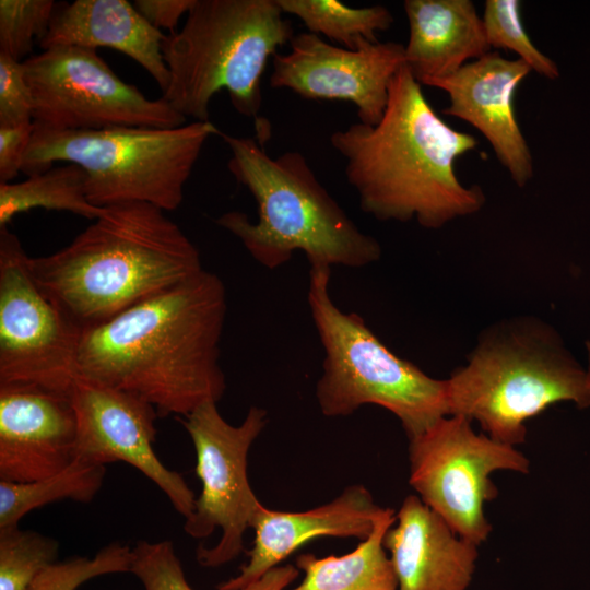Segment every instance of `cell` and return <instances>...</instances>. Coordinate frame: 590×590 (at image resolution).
I'll list each match as a JSON object with an SVG mask.
<instances>
[{
    "label": "cell",
    "instance_id": "obj_1",
    "mask_svg": "<svg viewBox=\"0 0 590 590\" xmlns=\"http://www.w3.org/2000/svg\"><path fill=\"white\" fill-rule=\"evenodd\" d=\"M226 309L224 283L202 269L83 331L75 378L140 397L163 417L217 403L226 390L220 366Z\"/></svg>",
    "mask_w": 590,
    "mask_h": 590
},
{
    "label": "cell",
    "instance_id": "obj_2",
    "mask_svg": "<svg viewBox=\"0 0 590 590\" xmlns=\"http://www.w3.org/2000/svg\"><path fill=\"white\" fill-rule=\"evenodd\" d=\"M330 143L345 161L362 211L379 221L415 220L436 229L485 203L481 187L462 185L455 167L477 140L436 114L406 64L391 81L380 121L337 130Z\"/></svg>",
    "mask_w": 590,
    "mask_h": 590
},
{
    "label": "cell",
    "instance_id": "obj_3",
    "mask_svg": "<svg viewBox=\"0 0 590 590\" xmlns=\"http://www.w3.org/2000/svg\"><path fill=\"white\" fill-rule=\"evenodd\" d=\"M28 267L81 333L203 269L184 231L165 211L144 202L106 206L68 246L30 257Z\"/></svg>",
    "mask_w": 590,
    "mask_h": 590
},
{
    "label": "cell",
    "instance_id": "obj_4",
    "mask_svg": "<svg viewBox=\"0 0 590 590\" xmlns=\"http://www.w3.org/2000/svg\"><path fill=\"white\" fill-rule=\"evenodd\" d=\"M231 151L227 166L258 208V220L229 211L215 223L237 237L262 267L273 270L296 251L310 266L364 268L379 260L377 239L363 233L320 184L305 156L271 157L256 139L220 133Z\"/></svg>",
    "mask_w": 590,
    "mask_h": 590
},
{
    "label": "cell",
    "instance_id": "obj_5",
    "mask_svg": "<svg viewBox=\"0 0 590 590\" xmlns=\"http://www.w3.org/2000/svg\"><path fill=\"white\" fill-rule=\"evenodd\" d=\"M276 0H194L180 31L166 35L162 54L169 84L162 97L186 119L210 121L212 97L225 88L234 108L270 137L259 116L261 80L270 57L294 36Z\"/></svg>",
    "mask_w": 590,
    "mask_h": 590
},
{
    "label": "cell",
    "instance_id": "obj_6",
    "mask_svg": "<svg viewBox=\"0 0 590 590\" xmlns=\"http://www.w3.org/2000/svg\"><path fill=\"white\" fill-rule=\"evenodd\" d=\"M446 389L449 415L476 421L486 435L514 447L524 442L527 421L548 406H590L587 370L554 329L532 318L487 330Z\"/></svg>",
    "mask_w": 590,
    "mask_h": 590
},
{
    "label": "cell",
    "instance_id": "obj_7",
    "mask_svg": "<svg viewBox=\"0 0 590 590\" xmlns=\"http://www.w3.org/2000/svg\"><path fill=\"white\" fill-rule=\"evenodd\" d=\"M220 133L211 121L99 130H52L34 125L22 172L33 176L55 162L76 164L86 173V194L93 205L144 202L168 212L180 206L185 185L206 140Z\"/></svg>",
    "mask_w": 590,
    "mask_h": 590
},
{
    "label": "cell",
    "instance_id": "obj_8",
    "mask_svg": "<svg viewBox=\"0 0 590 590\" xmlns=\"http://www.w3.org/2000/svg\"><path fill=\"white\" fill-rule=\"evenodd\" d=\"M331 268L310 266L307 300L324 351L316 398L328 417L365 404L394 414L409 439L449 415L446 379H435L392 353L355 312H343L330 292Z\"/></svg>",
    "mask_w": 590,
    "mask_h": 590
},
{
    "label": "cell",
    "instance_id": "obj_9",
    "mask_svg": "<svg viewBox=\"0 0 590 590\" xmlns=\"http://www.w3.org/2000/svg\"><path fill=\"white\" fill-rule=\"evenodd\" d=\"M409 441V483L422 502L460 538L485 542L492 528L484 506L498 494L491 474L527 473L529 459L514 446L477 434L459 415L441 417Z\"/></svg>",
    "mask_w": 590,
    "mask_h": 590
},
{
    "label": "cell",
    "instance_id": "obj_10",
    "mask_svg": "<svg viewBox=\"0 0 590 590\" xmlns=\"http://www.w3.org/2000/svg\"><path fill=\"white\" fill-rule=\"evenodd\" d=\"M34 125L52 130L176 128L186 118L163 97L122 81L96 49L56 46L23 61Z\"/></svg>",
    "mask_w": 590,
    "mask_h": 590
},
{
    "label": "cell",
    "instance_id": "obj_11",
    "mask_svg": "<svg viewBox=\"0 0 590 590\" xmlns=\"http://www.w3.org/2000/svg\"><path fill=\"white\" fill-rule=\"evenodd\" d=\"M197 457L196 473L201 494L185 519V532L203 539L221 529L212 547L199 545L197 560L220 567L244 551V534L262 506L247 476L249 449L267 424V411L251 406L243 423L234 426L220 414L216 402H206L180 420Z\"/></svg>",
    "mask_w": 590,
    "mask_h": 590
},
{
    "label": "cell",
    "instance_id": "obj_12",
    "mask_svg": "<svg viewBox=\"0 0 590 590\" xmlns=\"http://www.w3.org/2000/svg\"><path fill=\"white\" fill-rule=\"evenodd\" d=\"M17 236L0 228V385L69 394L81 332L35 282Z\"/></svg>",
    "mask_w": 590,
    "mask_h": 590
},
{
    "label": "cell",
    "instance_id": "obj_13",
    "mask_svg": "<svg viewBox=\"0 0 590 590\" xmlns=\"http://www.w3.org/2000/svg\"><path fill=\"white\" fill-rule=\"evenodd\" d=\"M290 46L288 52L272 58L271 87L291 90L305 99L350 102L359 122L380 121L391 81L405 64L402 44L362 40L349 49L304 32L294 35Z\"/></svg>",
    "mask_w": 590,
    "mask_h": 590
},
{
    "label": "cell",
    "instance_id": "obj_14",
    "mask_svg": "<svg viewBox=\"0 0 590 590\" xmlns=\"http://www.w3.org/2000/svg\"><path fill=\"white\" fill-rule=\"evenodd\" d=\"M70 399L76 417L75 459L105 465L125 462L144 474L181 516L189 517L196 497L181 474L156 456V409L134 394L75 378Z\"/></svg>",
    "mask_w": 590,
    "mask_h": 590
},
{
    "label": "cell",
    "instance_id": "obj_15",
    "mask_svg": "<svg viewBox=\"0 0 590 590\" xmlns=\"http://www.w3.org/2000/svg\"><path fill=\"white\" fill-rule=\"evenodd\" d=\"M530 71L520 59L510 60L497 51H489L458 71L426 84L448 94L449 105L442 114L477 129L520 188L533 177V158L518 123L514 102L518 86Z\"/></svg>",
    "mask_w": 590,
    "mask_h": 590
},
{
    "label": "cell",
    "instance_id": "obj_16",
    "mask_svg": "<svg viewBox=\"0 0 590 590\" xmlns=\"http://www.w3.org/2000/svg\"><path fill=\"white\" fill-rule=\"evenodd\" d=\"M76 417L70 394L0 385V481L49 477L75 459Z\"/></svg>",
    "mask_w": 590,
    "mask_h": 590
},
{
    "label": "cell",
    "instance_id": "obj_17",
    "mask_svg": "<svg viewBox=\"0 0 590 590\" xmlns=\"http://www.w3.org/2000/svg\"><path fill=\"white\" fill-rule=\"evenodd\" d=\"M388 508L363 485H351L330 503L305 511L272 510L263 505L251 528L253 546L239 573L217 590H239L260 579L307 542L320 536L366 540Z\"/></svg>",
    "mask_w": 590,
    "mask_h": 590
},
{
    "label": "cell",
    "instance_id": "obj_18",
    "mask_svg": "<svg viewBox=\"0 0 590 590\" xmlns=\"http://www.w3.org/2000/svg\"><path fill=\"white\" fill-rule=\"evenodd\" d=\"M384 545L398 590H469L479 556L476 544L460 538L418 496H408Z\"/></svg>",
    "mask_w": 590,
    "mask_h": 590
},
{
    "label": "cell",
    "instance_id": "obj_19",
    "mask_svg": "<svg viewBox=\"0 0 590 590\" xmlns=\"http://www.w3.org/2000/svg\"><path fill=\"white\" fill-rule=\"evenodd\" d=\"M165 37L127 0H75L56 7L38 44L43 50L56 46L118 50L138 62L165 92L169 84L162 54Z\"/></svg>",
    "mask_w": 590,
    "mask_h": 590
},
{
    "label": "cell",
    "instance_id": "obj_20",
    "mask_svg": "<svg viewBox=\"0 0 590 590\" xmlns=\"http://www.w3.org/2000/svg\"><path fill=\"white\" fill-rule=\"evenodd\" d=\"M405 64L426 85L491 51L482 17L470 0H405Z\"/></svg>",
    "mask_w": 590,
    "mask_h": 590
},
{
    "label": "cell",
    "instance_id": "obj_21",
    "mask_svg": "<svg viewBox=\"0 0 590 590\" xmlns=\"http://www.w3.org/2000/svg\"><path fill=\"white\" fill-rule=\"evenodd\" d=\"M396 522L388 508L371 534L352 552L341 556L316 557L302 554L296 567L305 573L303 581L290 590H398V582L384 539Z\"/></svg>",
    "mask_w": 590,
    "mask_h": 590
},
{
    "label": "cell",
    "instance_id": "obj_22",
    "mask_svg": "<svg viewBox=\"0 0 590 590\" xmlns=\"http://www.w3.org/2000/svg\"><path fill=\"white\" fill-rule=\"evenodd\" d=\"M37 208L67 211L92 221L105 209L88 201L86 173L72 163L52 166L21 182L0 184V228L8 227L17 214Z\"/></svg>",
    "mask_w": 590,
    "mask_h": 590
},
{
    "label": "cell",
    "instance_id": "obj_23",
    "mask_svg": "<svg viewBox=\"0 0 590 590\" xmlns=\"http://www.w3.org/2000/svg\"><path fill=\"white\" fill-rule=\"evenodd\" d=\"M105 471V465L74 459L64 470L46 479L26 483L0 481V530L19 527L30 511L54 502H91L103 485Z\"/></svg>",
    "mask_w": 590,
    "mask_h": 590
},
{
    "label": "cell",
    "instance_id": "obj_24",
    "mask_svg": "<svg viewBox=\"0 0 590 590\" xmlns=\"http://www.w3.org/2000/svg\"><path fill=\"white\" fill-rule=\"evenodd\" d=\"M283 13L298 17L309 33L322 35L355 49L362 40L379 42L377 33L393 23L391 12L384 5L350 8L338 0H276Z\"/></svg>",
    "mask_w": 590,
    "mask_h": 590
},
{
    "label": "cell",
    "instance_id": "obj_25",
    "mask_svg": "<svg viewBox=\"0 0 590 590\" xmlns=\"http://www.w3.org/2000/svg\"><path fill=\"white\" fill-rule=\"evenodd\" d=\"M59 543L19 527L0 530V590H27L37 576L58 562Z\"/></svg>",
    "mask_w": 590,
    "mask_h": 590
},
{
    "label": "cell",
    "instance_id": "obj_26",
    "mask_svg": "<svg viewBox=\"0 0 590 590\" xmlns=\"http://www.w3.org/2000/svg\"><path fill=\"white\" fill-rule=\"evenodd\" d=\"M519 0H486L483 26L492 48L514 51L531 70L551 80L559 76L558 66L544 55L529 37L520 13Z\"/></svg>",
    "mask_w": 590,
    "mask_h": 590
},
{
    "label": "cell",
    "instance_id": "obj_27",
    "mask_svg": "<svg viewBox=\"0 0 590 590\" xmlns=\"http://www.w3.org/2000/svg\"><path fill=\"white\" fill-rule=\"evenodd\" d=\"M56 7L52 0H0V52L23 62L48 32Z\"/></svg>",
    "mask_w": 590,
    "mask_h": 590
},
{
    "label": "cell",
    "instance_id": "obj_28",
    "mask_svg": "<svg viewBox=\"0 0 590 590\" xmlns=\"http://www.w3.org/2000/svg\"><path fill=\"white\" fill-rule=\"evenodd\" d=\"M132 548L113 542L93 557H72L57 562L40 573L27 590H76L85 581L117 573H130Z\"/></svg>",
    "mask_w": 590,
    "mask_h": 590
},
{
    "label": "cell",
    "instance_id": "obj_29",
    "mask_svg": "<svg viewBox=\"0 0 590 590\" xmlns=\"http://www.w3.org/2000/svg\"><path fill=\"white\" fill-rule=\"evenodd\" d=\"M131 574L144 590H193L169 540L139 541L132 548Z\"/></svg>",
    "mask_w": 590,
    "mask_h": 590
},
{
    "label": "cell",
    "instance_id": "obj_30",
    "mask_svg": "<svg viewBox=\"0 0 590 590\" xmlns=\"http://www.w3.org/2000/svg\"><path fill=\"white\" fill-rule=\"evenodd\" d=\"M34 104L23 62L0 52V127L34 122Z\"/></svg>",
    "mask_w": 590,
    "mask_h": 590
},
{
    "label": "cell",
    "instance_id": "obj_31",
    "mask_svg": "<svg viewBox=\"0 0 590 590\" xmlns=\"http://www.w3.org/2000/svg\"><path fill=\"white\" fill-rule=\"evenodd\" d=\"M34 133V122L0 127V184L11 182L22 172Z\"/></svg>",
    "mask_w": 590,
    "mask_h": 590
},
{
    "label": "cell",
    "instance_id": "obj_32",
    "mask_svg": "<svg viewBox=\"0 0 590 590\" xmlns=\"http://www.w3.org/2000/svg\"><path fill=\"white\" fill-rule=\"evenodd\" d=\"M194 0H135L134 8L154 27L175 33L180 17L188 14Z\"/></svg>",
    "mask_w": 590,
    "mask_h": 590
},
{
    "label": "cell",
    "instance_id": "obj_33",
    "mask_svg": "<svg viewBox=\"0 0 590 590\" xmlns=\"http://www.w3.org/2000/svg\"><path fill=\"white\" fill-rule=\"evenodd\" d=\"M299 575L297 567L293 565H279L255 582L239 590H285Z\"/></svg>",
    "mask_w": 590,
    "mask_h": 590
},
{
    "label": "cell",
    "instance_id": "obj_34",
    "mask_svg": "<svg viewBox=\"0 0 590 590\" xmlns=\"http://www.w3.org/2000/svg\"><path fill=\"white\" fill-rule=\"evenodd\" d=\"M587 353H588V367H587V375H588V382L590 387V342L587 341Z\"/></svg>",
    "mask_w": 590,
    "mask_h": 590
}]
</instances>
